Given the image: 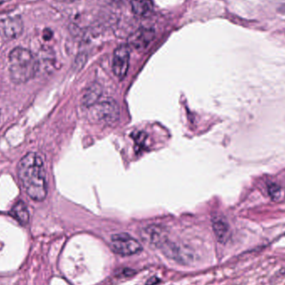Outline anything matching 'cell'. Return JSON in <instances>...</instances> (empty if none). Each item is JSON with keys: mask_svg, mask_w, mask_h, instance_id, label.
Instances as JSON below:
<instances>
[{"mask_svg": "<svg viewBox=\"0 0 285 285\" xmlns=\"http://www.w3.org/2000/svg\"><path fill=\"white\" fill-rule=\"evenodd\" d=\"M100 98V89L98 86H92L84 94L83 103L87 107L93 106L97 104Z\"/></svg>", "mask_w": 285, "mask_h": 285, "instance_id": "8fae6325", "label": "cell"}, {"mask_svg": "<svg viewBox=\"0 0 285 285\" xmlns=\"http://www.w3.org/2000/svg\"><path fill=\"white\" fill-rule=\"evenodd\" d=\"M132 10L139 16H145L153 10L152 0H132Z\"/></svg>", "mask_w": 285, "mask_h": 285, "instance_id": "30bf717a", "label": "cell"}, {"mask_svg": "<svg viewBox=\"0 0 285 285\" xmlns=\"http://www.w3.org/2000/svg\"><path fill=\"white\" fill-rule=\"evenodd\" d=\"M18 174L29 198L37 202L45 200L48 194L46 173L42 159L38 153L30 152L23 156L19 163Z\"/></svg>", "mask_w": 285, "mask_h": 285, "instance_id": "6da1fadb", "label": "cell"}, {"mask_svg": "<svg viewBox=\"0 0 285 285\" xmlns=\"http://www.w3.org/2000/svg\"><path fill=\"white\" fill-rule=\"evenodd\" d=\"M269 195L274 201H278L282 197V190L279 186L272 183L269 186Z\"/></svg>", "mask_w": 285, "mask_h": 285, "instance_id": "7c38bea8", "label": "cell"}, {"mask_svg": "<svg viewBox=\"0 0 285 285\" xmlns=\"http://www.w3.org/2000/svg\"><path fill=\"white\" fill-rule=\"evenodd\" d=\"M10 215L22 225H26L29 221L28 208L23 201L17 202L10 213Z\"/></svg>", "mask_w": 285, "mask_h": 285, "instance_id": "9c48e42d", "label": "cell"}, {"mask_svg": "<svg viewBox=\"0 0 285 285\" xmlns=\"http://www.w3.org/2000/svg\"><path fill=\"white\" fill-rule=\"evenodd\" d=\"M39 64L35 56L28 49L17 47L9 55L10 79L16 84H24L35 76Z\"/></svg>", "mask_w": 285, "mask_h": 285, "instance_id": "7a4b0ae2", "label": "cell"}, {"mask_svg": "<svg viewBox=\"0 0 285 285\" xmlns=\"http://www.w3.org/2000/svg\"><path fill=\"white\" fill-rule=\"evenodd\" d=\"M23 29V21L19 17H12L0 21V32L7 39H16L22 35Z\"/></svg>", "mask_w": 285, "mask_h": 285, "instance_id": "8992f818", "label": "cell"}, {"mask_svg": "<svg viewBox=\"0 0 285 285\" xmlns=\"http://www.w3.org/2000/svg\"><path fill=\"white\" fill-rule=\"evenodd\" d=\"M212 227L216 239L220 243H227L231 237L230 225L224 217L220 215L213 216L212 218Z\"/></svg>", "mask_w": 285, "mask_h": 285, "instance_id": "52a82bcc", "label": "cell"}, {"mask_svg": "<svg viewBox=\"0 0 285 285\" xmlns=\"http://www.w3.org/2000/svg\"><path fill=\"white\" fill-rule=\"evenodd\" d=\"M95 114L100 120L106 123H113L119 116V109L114 100H106L96 106Z\"/></svg>", "mask_w": 285, "mask_h": 285, "instance_id": "5b68a950", "label": "cell"}, {"mask_svg": "<svg viewBox=\"0 0 285 285\" xmlns=\"http://www.w3.org/2000/svg\"><path fill=\"white\" fill-rule=\"evenodd\" d=\"M130 48L126 45H121L115 49L113 57V72L118 79H123L126 76L130 66Z\"/></svg>", "mask_w": 285, "mask_h": 285, "instance_id": "277c9868", "label": "cell"}, {"mask_svg": "<svg viewBox=\"0 0 285 285\" xmlns=\"http://www.w3.org/2000/svg\"><path fill=\"white\" fill-rule=\"evenodd\" d=\"M153 37L154 31L150 28H140L131 36L130 42L135 49H144L153 40Z\"/></svg>", "mask_w": 285, "mask_h": 285, "instance_id": "ba28073f", "label": "cell"}, {"mask_svg": "<svg viewBox=\"0 0 285 285\" xmlns=\"http://www.w3.org/2000/svg\"><path fill=\"white\" fill-rule=\"evenodd\" d=\"M52 37V32L51 31H49V32H47L46 33H44V38H45V39H47V40H49V39H50V38Z\"/></svg>", "mask_w": 285, "mask_h": 285, "instance_id": "4fadbf2b", "label": "cell"}, {"mask_svg": "<svg viewBox=\"0 0 285 285\" xmlns=\"http://www.w3.org/2000/svg\"><path fill=\"white\" fill-rule=\"evenodd\" d=\"M111 246L115 253L122 256L136 255L143 249L141 243L126 233L114 234L111 238Z\"/></svg>", "mask_w": 285, "mask_h": 285, "instance_id": "3957f363", "label": "cell"}]
</instances>
